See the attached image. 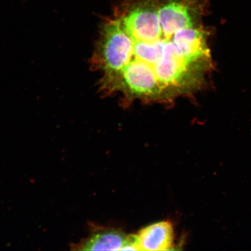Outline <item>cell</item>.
Instances as JSON below:
<instances>
[{"mask_svg":"<svg viewBox=\"0 0 251 251\" xmlns=\"http://www.w3.org/2000/svg\"><path fill=\"white\" fill-rule=\"evenodd\" d=\"M207 0H124L100 24L90 65L103 98L169 107L214 70Z\"/></svg>","mask_w":251,"mask_h":251,"instance_id":"1","label":"cell"},{"mask_svg":"<svg viewBox=\"0 0 251 251\" xmlns=\"http://www.w3.org/2000/svg\"><path fill=\"white\" fill-rule=\"evenodd\" d=\"M137 236L139 251H168L174 247V227L168 221L148 226L141 229Z\"/></svg>","mask_w":251,"mask_h":251,"instance_id":"2","label":"cell"},{"mask_svg":"<svg viewBox=\"0 0 251 251\" xmlns=\"http://www.w3.org/2000/svg\"><path fill=\"white\" fill-rule=\"evenodd\" d=\"M127 237V235L117 229H100L79 243L72 244L71 250L121 251Z\"/></svg>","mask_w":251,"mask_h":251,"instance_id":"3","label":"cell"}]
</instances>
